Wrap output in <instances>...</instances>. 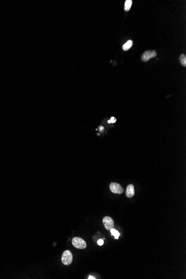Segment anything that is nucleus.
Segmentation results:
<instances>
[{"label":"nucleus","mask_w":186,"mask_h":279,"mask_svg":"<svg viewBox=\"0 0 186 279\" xmlns=\"http://www.w3.org/2000/svg\"><path fill=\"white\" fill-rule=\"evenodd\" d=\"M61 261L65 265H69L73 262V254L69 250H65L61 257Z\"/></svg>","instance_id":"f257e3e1"},{"label":"nucleus","mask_w":186,"mask_h":279,"mask_svg":"<svg viewBox=\"0 0 186 279\" xmlns=\"http://www.w3.org/2000/svg\"><path fill=\"white\" fill-rule=\"evenodd\" d=\"M72 244L75 248L78 249H85L86 247V243L82 239L75 237L72 240Z\"/></svg>","instance_id":"f03ea898"},{"label":"nucleus","mask_w":186,"mask_h":279,"mask_svg":"<svg viewBox=\"0 0 186 279\" xmlns=\"http://www.w3.org/2000/svg\"><path fill=\"white\" fill-rule=\"evenodd\" d=\"M110 189L112 192L115 194H122L124 192V189L121 186L115 182H112L111 183Z\"/></svg>","instance_id":"7ed1b4c3"},{"label":"nucleus","mask_w":186,"mask_h":279,"mask_svg":"<svg viewBox=\"0 0 186 279\" xmlns=\"http://www.w3.org/2000/svg\"><path fill=\"white\" fill-rule=\"evenodd\" d=\"M156 52L155 50H148L142 54L141 60L144 62H146L152 58L156 57Z\"/></svg>","instance_id":"20e7f679"},{"label":"nucleus","mask_w":186,"mask_h":279,"mask_svg":"<svg viewBox=\"0 0 186 279\" xmlns=\"http://www.w3.org/2000/svg\"><path fill=\"white\" fill-rule=\"evenodd\" d=\"M103 223L107 230H111L114 227V221L113 219L109 216L104 217L103 219Z\"/></svg>","instance_id":"39448f33"},{"label":"nucleus","mask_w":186,"mask_h":279,"mask_svg":"<svg viewBox=\"0 0 186 279\" xmlns=\"http://www.w3.org/2000/svg\"><path fill=\"white\" fill-rule=\"evenodd\" d=\"M135 194L134 187L133 184H130L127 186L126 189V196L128 198H132L134 196Z\"/></svg>","instance_id":"423d86ee"},{"label":"nucleus","mask_w":186,"mask_h":279,"mask_svg":"<svg viewBox=\"0 0 186 279\" xmlns=\"http://www.w3.org/2000/svg\"><path fill=\"white\" fill-rule=\"evenodd\" d=\"M133 42L132 40H128L127 43L123 46V49L124 51H127L132 47V46H133Z\"/></svg>","instance_id":"0eeeda50"},{"label":"nucleus","mask_w":186,"mask_h":279,"mask_svg":"<svg viewBox=\"0 0 186 279\" xmlns=\"http://www.w3.org/2000/svg\"><path fill=\"white\" fill-rule=\"evenodd\" d=\"M132 0H127L125 2V5H124L125 11H129L130 8H131V6H132Z\"/></svg>","instance_id":"6e6552de"},{"label":"nucleus","mask_w":186,"mask_h":279,"mask_svg":"<svg viewBox=\"0 0 186 279\" xmlns=\"http://www.w3.org/2000/svg\"><path fill=\"white\" fill-rule=\"evenodd\" d=\"M179 61L183 66H186V56L185 54H182L179 58Z\"/></svg>","instance_id":"1a4fd4ad"},{"label":"nucleus","mask_w":186,"mask_h":279,"mask_svg":"<svg viewBox=\"0 0 186 279\" xmlns=\"http://www.w3.org/2000/svg\"><path fill=\"white\" fill-rule=\"evenodd\" d=\"M110 231H111V233H112V235L114 236L115 239H118L119 236H120V234H119V232H118L117 230H116L115 229H114V228H112Z\"/></svg>","instance_id":"9d476101"},{"label":"nucleus","mask_w":186,"mask_h":279,"mask_svg":"<svg viewBox=\"0 0 186 279\" xmlns=\"http://www.w3.org/2000/svg\"><path fill=\"white\" fill-rule=\"evenodd\" d=\"M116 121H117V119H116L114 117H112L111 119V120H109V121H108L109 123H114L115 122H116Z\"/></svg>","instance_id":"9b49d317"},{"label":"nucleus","mask_w":186,"mask_h":279,"mask_svg":"<svg viewBox=\"0 0 186 279\" xmlns=\"http://www.w3.org/2000/svg\"><path fill=\"white\" fill-rule=\"evenodd\" d=\"M97 244H98L99 246H102V245L104 244V241H103V240H102V239H100V240H99L97 241Z\"/></svg>","instance_id":"f8f14e48"},{"label":"nucleus","mask_w":186,"mask_h":279,"mask_svg":"<svg viewBox=\"0 0 186 279\" xmlns=\"http://www.w3.org/2000/svg\"><path fill=\"white\" fill-rule=\"evenodd\" d=\"M88 279H95V277H94V276H89V278H88Z\"/></svg>","instance_id":"ddd939ff"}]
</instances>
